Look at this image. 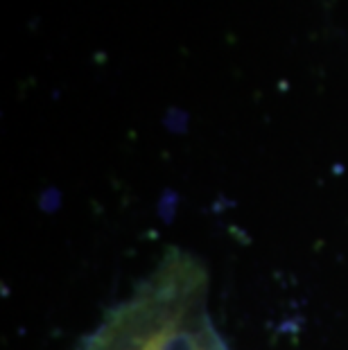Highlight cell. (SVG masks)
Instances as JSON below:
<instances>
[{"mask_svg": "<svg viewBox=\"0 0 348 350\" xmlns=\"http://www.w3.org/2000/svg\"><path fill=\"white\" fill-rule=\"evenodd\" d=\"M79 350H231L209 310V273L170 249L154 271L116 305Z\"/></svg>", "mask_w": 348, "mask_h": 350, "instance_id": "obj_1", "label": "cell"}]
</instances>
